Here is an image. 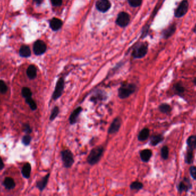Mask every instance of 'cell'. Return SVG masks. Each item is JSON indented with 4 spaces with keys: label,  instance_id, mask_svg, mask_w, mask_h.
I'll return each mask as SVG.
<instances>
[{
    "label": "cell",
    "instance_id": "obj_1",
    "mask_svg": "<svg viewBox=\"0 0 196 196\" xmlns=\"http://www.w3.org/2000/svg\"><path fill=\"white\" fill-rule=\"evenodd\" d=\"M104 147L102 145L97 146L92 149L87 156V163L91 166L97 164L100 161L104 153Z\"/></svg>",
    "mask_w": 196,
    "mask_h": 196
},
{
    "label": "cell",
    "instance_id": "obj_2",
    "mask_svg": "<svg viewBox=\"0 0 196 196\" xmlns=\"http://www.w3.org/2000/svg\"><path fill=\"white\" fill-rule=\"evenodd\" d=\"M137 87L134 83H124L118 89L119 98L123 100L129 98L136 91Z\"/></svg>",
    "mask_w": 196,
    "mask_h": 196
},
{
    "label": "cell",
    "instance_id": "obj_3",
    "mask_svg": "<svg viewBox=\"0 0 196 196\" xmlns=\"http://www.w3.org/2000/svg\"><path fill=\"white\" fill-rule=\"evenodd\" d=\"M60 153L63 166L66 168H69L72 167L75 163L72 152L71 150L66 149L62 150Z\"/></svg>",
    "mask_w": 196,
    "mask_h": 196
},
{
    "label": "cell",
    "instance_id": "obj_4",
    "mask_svg": "<svg viewBox=\"0 0 196 196\" xmlns=\"http://www.w3.org/2000/svg\"><path fill=\"white\" fill-rule=\"evenodd\" d=\"M148 51V45L147 43H140L135 47L132 53L133 57L136 59L144 57Z\"/></svg>",
    "mask_w": 196,
    "mask_h": 196
},
{
    "label": "cell",
    "instance_id": "obj_5",
    "mask_svg": "<svg viewBox=\"0 0 196 196\" xmlns=\"http://www.w3.org/2000/svg\"><path fill=\"white\" fill-rule=\"evenodd\" d=\"M64 87H65V81L64 78L61 77L57 81L55 90L52 93V98L54 101H56L57 100L61 97L64 92Z\"/></svg>",
    "mask_w": 196,
    "mask_h": 196
},
{
    "label": "cell",
    "instance_id": "obj_6",
    "mask_svg": "<svg viewBox=\"0 0 196 196\" xmlns=\"http://www.w3.org/2000/svg\"><path fill=\"white\" fill-rule=\"evenodd\" d=\"M189 2L187 0H183L179 4L177 8L174 12V16L177 18H181L184 16L188 11Z\"/></svg>",
    "mask_w": 196,
    "mask_h": 196
},
{
    "label": "cell",
    "instance_id": "obj_7",
    "mask_svg": "<svg viewBox=\"0 0 196 196\" xmlns=\"http://www.w3.org/2000/svg\"><path fill=\"white\" fill-rule=\"evenodd\" d=\"M122 125V120L120 117H116L112 121L111 125L108 129V133L109 135H112L118 132L119 131Z\"/></svg>",
    "mask_w": 196,
    "mask_h": 196
},
{
    "label": "cell",
    "instance_id": "obj_8",
    "mask_svg": "<svg viewBox=\"0 0 196 196\" xmlns=\"http://www.w3.org/2000/svg\"><path fill=\"white\" fill-rule=\"evenodd\" d=\"M130 22V16L129 14L126 12H120L119 13L117 18L116 23L121 27H126Z\"/></svg>",
    "mask_w": 196,
    "mask_h": 196
},
{
    "label": "cell",
    "instance_id": "obj_9",
    "mask_svg": "<svg viewBox=\"0 0 196 196\" xmlns=\"http://www.w3.org/2000/svg\"><path fill=\"white\" fill-rule=\"evenodd\" d=\"M33 49L35 55H41L46 51L47 46L43 41L39 40L34 43Z\"/></svg>",
    "mask_w": 196,
    "mask_h": 196
},
{
    "label": "cell",
    "instance_id": "obj_10",
    "mask_svg": "<svg viewBox=\"0 0 196 196\" xmlns=\"http://www.w3.org/2000/svg\"><path fill=\"white\" fill-rule=\"evenodd\" d=\"M191 188L192 184H191L190 179L186 177L183 179V180L179 183L177 187L179 193H181L184 191L188 192L189 190H191Z\"/></svg>",
    "mask_w": 196,
    "mask_h": 196
},
{
    "label": "cell",
    "instance_id": "obj_11",
    "mask_svg": "<svg viewBox=\"0 0 196 196\" xmlns=\"http://www.w3.org/2000/svg\"><path fill=\"white\" fill-rule=\"evenodd\" d=\"M97 9L101 12H106L111 8V3L108 0H98L96 3Z\"/></svg>",
    "mask_w": 196,
    "mask_h": 196
},
{
    "label": "cell",
    "instance_id": "obj_12",
    "mask_svg": "<svg viewBox=\"0 0 196 196\" xmlns=\"http://www.w3.org/2000/svg\"><path fill=\"white\" fill-rule=\"evenodd\" d=\"M83 111V108L82 106H78L73 110V112L69 116V122L71 125L75 124L78 120V117L82 112Z\"/></svg>",
    "mask_w": 196,
    "mask_h": 196
},
{
    "label": "cell",
    "instance_id": "obj_13",
    "mask_svg": "<svg viewBox=\"0 0 196 196\" xmlns=\"http://www.w3.org/2000/svg\"><path fill=\"white\" fill-rule=\"evenodd\" d=\"M107 98L106 93L103 90H98L90 98V101L96 103L98 101L105 100Z\"/></svg>",
    "mask_w": 196,
    "mask_h": 196
},
{
    "label": "cell",
    "instance_id": "obj_14",
    "mask_svg": "<svg viewBox=\"0 0 196 196\" xmlns=\"http://www.w3.org/2000/svg\"><path fill=\"white\" fill-rule=\"evenodd\" d=\"M153 155V152L150 149L141 150L140 152V159L142 161L147 163L150 161Z\"/></svg>",
    "mask_w": 196,
    "mask_h": 196
},
{
    "label": "cell",
    "instance_id": "obj_15",
    "mask_svg": "<svg viewBox=\"0 0 196 196\" xmlns=\"http://www.w3.org/2000/svg\"><path fill=\"white\" fill-rule=\"evenodd\" d=\"M50 174L48 173L41 180H40L37 182L36 187L39 189L40 191H43L45 189L47 185L48 184V180L50 178Z\"/></svg>",
    "mask_w": 196,
    "mask_h": 196
},
{
    "label": "cell",
    "instance_id": "obj_16",
    "mask_svg": "<svg viewBox=\"0 0 196 196\" xmlns=\"http://www.w3.org/2000/svg\"><path fill=\"white\" fill-rule=\"evenodd\" d=\"M176 31V25L175 24L171 25L167 29L164 30L163 32V37L165 39H168L170 36H172L175 33Z\"/></svg>",
    "mask_w": 196,
    "mask_h": 196
},
{
    "label": "cell",
    "instance_id": "obj_17",
    "mask_svg": "<svg viewBox=\"0 0 196 196\" xmlns=\"http://www.w3.org/2000/svg\"><path fill=\"white\" fill-rule=\"evenodd\" d=\"M50 27L51 29L53 31H58L60 29L62 26V21L59 18H52L50 21Z\"/></svg>",
    "mask_w": 196,
    "mask_h": 196
},
{
    "label": "cell",
    "instance_id": "obj_18",
    "mask_svg": "<svg viewBox=\"0 0 196 196\" xmlns=\"http://www.w3.org/2000/svg\"><path fill=\"white\" fill-rule=\"evenodd\" d=\"M150 130L147 128H145L140 131L138 135V140L140 142L145 141L149 137Z\"/></svg>",
    "mask_w": 196,
    "mask_h": 196
},
{
    "label": "cell",
    "instance_id": "obj_19",
    "mask_svg": "<svg viewBox=\"0 0 196 196\" xmlns=\"http://www.w3.org/2000/svg\"><path fill=\"white\" fill-rule=\"evenodd\" d=\"M164 139V137L162 135L158 134L152 135L150 140V143L153 146H156L157 145L161 143Z\"/></svg>",
    "mask_w": 196,
    "mask_h": 196
},
{
    "label": "cell",
    "instance_id": "obj_20",
    "mask_svg": "<svg viewBox=\"0 0 196 196\" xmlns=\"http://www.w3.org/2000/svg\"><path fill=\"white\" fill-rule=\"evenodd\" d=\"M27 74L30 80H34L37 76V69L35 66L30 65L27 70Z\"/></svg>",
    "mask_w": 196,
    "mask_h": 196
},
{
    "label": "cell",
    "instance_id": "obj_21",
    "mask_svg": "<svg viewBox=\"0 0 196 196\" xmlns=\"http://www.w3.org/2000/svg\"><path fill=\"white\" fill-rule=\"evenodd\" d=\"M20 55L23 58H28L31 55V49L28 46H23L19 50Z\"/></svg>",
    "mask_w": 196,
    "mask_h": 196
},
{
    "label": "cell",
    "instance_id": "obj_22",
    "mask_svg": "<svg viewBox=\"0 0 196 196\" xmlns=\"http://www.w3.org/2000/svg\"><path fill=\"white\" fill-rule=\"evenodd\" d=\"M3 185L6 189L8 190L13 189L16 186L14 179L11 177H6L3 182Z\"/></svg>",
    "mask_w": 196,
    "mask_h": 196
},
{
    "label": "cell",
    "instance_id": "obj_23",
    "mask_svg": "<svg viewBox=\"0 0 196 196\" xmlns=\"http://www.w3.org/2000/svg\"><path fill=\"white\" fill-rule=\"evenodd\" d=\"M21 173L24 178L28 179L30 177L31 173V166L29 163H27L24 165L22 168Z\"/></svg>",
    "mask_w": 196,
    "mask_h": 196
},
{
    "label": "cell",
    "instance_id": "obj_24",
    "mask_svg": "<svg viewBox=\"0 0 196 196\" xmlns=\"http://www.w3.org/2000/svg\"><path fill=\"white\" fill-rule=\"evenodd\" d=\"M187 144L189 150H194L196 149V136H191L187 140Z\"/></svg>",
    "mask_w": 196,
    "mask_h": 196
},
{
    "label": "cell",
    "instance_id": "obj_25",
    "mask_svg": "<svg viewBox=\"0 0 196 196\" xmlns=\"http://www.w3.org/2000/svg\"><path fill=\"white\" fill-rule=\"evenodd\" d=\"M194 154L193 150L188 149L185 155V162L187 164H191L193 162Z\"/></svg>",
    "mask_w": 196,
    "mask_h": 196
},
{
    "label": "cell",
    "instance_id": "obj_26",
    "mask_svg": "<svg viewBox=\"0 0 196 196\" xmlns=\"http://www.w3.org/2000/svg\"><path fill=\"white\" fill-rule=\"evenodd\" d=\"M143 188V184L139 181H134L130 185V188L132 190H139L142 189Z\"/></svg>",
    "mask_w": 196,
    "mask_h": 196
},
{
    "label": "cell",
    "instance_id": "obj_27",
    "mask_svg": "<svg viewBox=\"0 0 196 196\" xmlns=\"http://www.w3.org/2000/svg\"><path fill=\"white\" fill-rule=\"evenodd\" d=\"M60 113V109L58 106H55L53 109L51 110L50 120V121H54L56 119L57 116L59 115Z\"/></svg>",
    "mask_w": 196,
    "mask_h": 196
},
{
    "label": "cell",
    "instance_id": "obj_28",
    "mask_svg": "<svg viewBox=\"0 0 196 196\" xmlns=\"http://www.w3.org/2000/svg\"><path fill=\"white\" fill-rule=\"evenodd\" d=\"M158 108L161 112H162L163 113H165V114L169 113L172 110L171 106L168 104H161L159 106Z\"/></svg>",
    "mask_w": 196,
    "mask_h": 196
},
{
    "label": "cell",
    "instance_id": "obj_29",
    "mask_svg": "<svg viewBox=\"0 0 196 196\" xmlns=\"http://www.w3.org/2000/svg\"><path fill=\"white\" fill-rule=\"evenodd\" d=\"M21 94H22L23 97L25 99L31 98V97H32V92H31V89L27 87H23L22 90H21Z\"/></svg>",
    "mask_w": 196,
    "mask_h": 196
},
{
    "label": "cell",
    "instance_id": "obj_30",
    "mask_svg": "<svg viewBox=\"0 0 196 196\" xmlns=\"http://www.w3.org/2000/svg\"><path fill=\"white\" fill-rule=\"evenodd\" d=\"M174 87V92L178 95L182 94L185 92V88L180 83H177V84H175Z\"/></svg>",
    "mask_w": 196,
    "mask_h": 196
},
{
    "label": "cell",
    "instance_id": "obj_31",
    "mask_svg": "<svg viewBox=\"0 0 196 196\" xmlns=\"http://www.w3.org/2000/svg\"><path fill=\"white\" fill-rule=\"evenodd\" d=\"M25 101H26V103H27V104H28V105L29 106L30 108L32 110H35L37 109V104L32 97L25 99Z\"/></svg>",
    "mask_w": 196,
    "mask_h": 196
},
{
    "label": "cell",
    "instance_id": "obj_32",
    "mask_svg": "<svg viewBox=\"0 0 196 196\" xmlns=\"http://www.w3.org/2000/svg\"><path fill=\"white\" fill-rule=\"evenodd\" d=\"M169 150L167 146H163L161 150V155L163 159L166 160L169 158Z\"/></svg>",
    "mask_w": 196,
    "mask_h": 196
},
{
    "label": "cell",
    "instance_id": "obj_33",
    "mask_svg": "<svg viewBox=\"0 0 196 196\" xmlns=\"http://www.w3.org/2000/svg\"><path fill=\"white\" fill-rule=\"evenodd\" d=\"M8 91V87L5 82L2 80H0V93L5 94Z\"/></svg>",
    "mask_w": 196,
    "mask_h": 196
},
{
    "label": "cell",
    "instance_id": "obj_34",
    "mask_svg": "<svg viewBox=\"0 0 196 196\" xmlns=\"http://www.w3.org/2000/svg\"><path fill=\"white\" fill-rule=\"evenodd\" d=\"M142 0H128L130 5L133 7H138L140 6L142 4Z\"/></svg>",
    "mask_w": 196,
    "mask_h": 196
},
{
    "label": "cell",
    "instance_id": "obj_35",
    "mask_svg": "<svg viewBox=\"0 0 196 196\" xmlns=\"http://www.w3.org/2000/svg\"><path fill=\"white\" fill-rule=\"evenodd\" d=\"M32 140V137L29 135H25L22 139V142L25 145H28L31 143Z\"/></svg>",
    "mask_w": 196,
    "mask_h": 196
},
{
    "label": "cell",
    "instance_id": "obj_36",
    "mask_svg": "<svg viewBox=\"0 0 196 196\" xmlns=\"http://www.w3.org/2000/svg\"><path fill=\"white\" fill-rule=\"evenodd\" d=\"M23 130L25 133L27 134H30L32 132V129L31 128L29 124H25L23 126Z\"/></svg>",
    "mask_w": 196,
    "mask_h": 196
},
{
    "label": "cell",
    "instance_id": "obj_37",
    "mask_svg": "<svg viewBox=\"0 0 196 196\" xmlns=\"http://www.w3.org/2000/svg\"><path fill=\"white\" fill-rule=\"evenodd\" d=\"M190 173L193 178L196 180V166H191L190 168Z\"/></svg>",
    "mask_w": 196,
    "mask_h": 196
},
{
    "label": "cell",
    "instance_id": "obj_38",
    "mask_svg": "<svg viewBox=\"0 0 196 196\" xmlns=\"http://www.w3.org/2000/svg\"><path fill=\"white\" fill-rule=\"evenodd\" d=\"M51 3L54 6H60L62 4V0H50Z\"/></svg>",
    "mask_w": 196,
    "mask_h": 196
},
{
    "label": "cell",
    "instance_id": "obj_39",
    "mask_svg": "<svg viewBox=\"0 0 196 196\" xmlns=\"http://www.w3.org/2000/svg\"><path fill=\"white\" fill-rule=\"evenodd\" d=\"M4 167V162L2 161L1 158L0 157V170H2Z\"/></svg>",
    "mask_w": 196,
    "mask_h": 196
},
{
    "label": "cell",
    "instance_id": "obj_40",
    "mask_svg": "<svg viewBox=\"0 0 196 196\" xmlns=\"http://www.w3.org/2000/svg\"><path fill=\"white\" fill-rule=\"evenodd\" d=\"M34 1L37 4H39V5L40 4H41L43 2V0H34Z\"/></svg>",
    "mask_w": 196,
    "mask_h": 196
},
{
    "label": "cell",
    "instance_id": "obj_41",
    "mask_svg": "<svg viewBox=\"0 0 196 196\" xmlns=\"http://www.w3.org/2000/svg\"><path fill=\"white\" fill-rule=\"evenodd\" d=\"M193 32H194V33H196V25H195V27H194V29H193Z\"/></svg>",
    "mask_w": 196,
    "mask_h": 196
},
{
    "label": "cell",
    "instance_id": "obj_42",
    "mask_svg": "<svg viewBox=\"0 0 196 196\" xmlns=\"http://www.w3.org/2000/svg\"><path fill=\"white\" fill-rule=\"evenodd\" d=\"M193 82H194V85H196V78L194 80V81H193Z\"/></svg>",
    "mask_w": 196,
    "mask_h": 196
}]
</instances>
